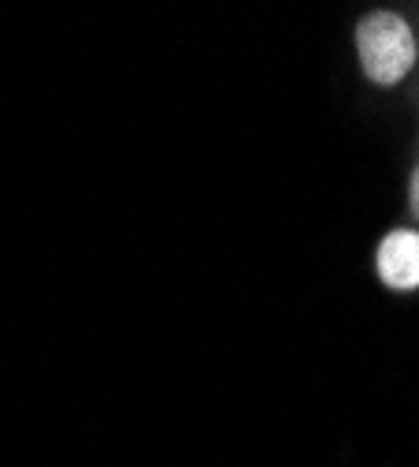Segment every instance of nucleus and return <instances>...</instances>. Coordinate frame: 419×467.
<instances>
[{"mask_svg": "<svg viewBox=\"0 0 419 467\" xmlns=\"http://www.w3.org/2000/svg\"><path fill=\"white\" fill-rule=\"evenodd\" d=\"M378 277L386 288L412 292L419 288V232L397 228L378 247Z\"/></svg>", "mask_w": 419, "mask_h": 467, "instance_id": "obj_2", "label": "nucleus"}, {"mask_svg": "<svg viewBox=\"0 0 419 467\" xmlns=\"http://www.w3.org/2000/svg\"><path fill=\"white\" fill-rule=\"evenodd\" d=\"M363 75L378 87H397L415 64V34L397 12H371L356 26Z\"/></svg>", "mask_w": 419, "mask_h": 467, "instance_id": "obj_1", "label": "nucleus"}, {"mask_svg": "<svg viewBox=\"0 0 419 467\" xmlns=\"http://www.w3.org/2000/svg\"><path fill=\"white\" fill-rule=\"evenodd\" d=\"M415 194H412V199H415V210H419V172H415V187H412Z\"/></svg>", "mask_w": 419, "mask_h": 467, "instance_id": "obj_3", "label": "nucleus"}]
</instances>
